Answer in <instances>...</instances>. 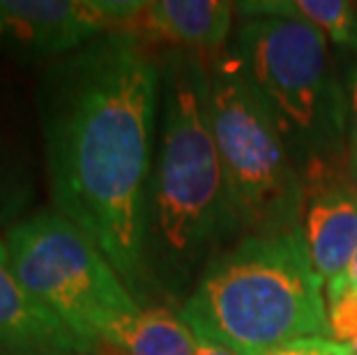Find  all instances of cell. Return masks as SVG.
Here are the masks:
<instances>
[{
	"label": "cell",
	"mask_w": 357,
	"mask_h": 355,
	"mask_svg": "<svg viewBox=\"0 0 357 355\" xmlns=\"http://www.w3.org/2000/svg\"><path fill=\"white\" fill-rule=\"evenodd\" d=\"M5 245L24 289L86 342L109 344L139 314V300L100 247L58 210L24 217Z\"/></svg>",
	"instance_id": "cell-6"
},
{
	"label": "cell",
	"mask_w": 357,
	"mask_h": 355,
	"mask_svg": "<svg viewBox=\"0 0 357 355\" xmlns=\"http://www.w3.org/2000/svg\"><path fill=\"white\" fill-rule=\"evenodd\" d=\"M136 0H0V56L51 63L139 17Z\"/></svg>",
	"instance_id": "cell-7"
},
{
	"label": "cell",
	"mask_w": 357,
	"mask_h": 355,
	"mask_svg": "<svg viewBox=\"0 0 357 355\" xmlns=\"http://www.w3.org/2000/svg\"><path fill=\"white\" fill-rule=\"evenodd\" d=\"M0 355H51V353H44L40 349H35V346L21 344L17 339L0 332Z\"/></svg>",
	"instance_id": "cell-17"
},
{
	"label": "cell",
	"mask_w": 357,
	"mask_h": 355,
	"mask_svg": "<svg viewBox=\"0 0 357 355\" xmlns=\"http://www.w3.org/2000/svg\"><path fill=\"white\" fill-rule=\"evenodd\" d=\"M265 355H357L355 346L341 344L332 337H305L268 351Z\"/></svg>",
	"instance_id": "cell-16"
},
{
	"label": "cell",
	"mask_w": 357,
	"mask_h": 355,
	"mask_svg": "<svg viewBox=\"0 0 357 355\" xmlns=\"http://www.w3.org/2000/svg\"><path fill=\"white\" fill-rule=\"evenodd\" d=\"M330 337L341 344H351L357 351V286L341 275L325 284Z\"/></svg>",
	"instance_id": "cell-14"
},
{
	"label": "cell",
	"mask_w": 357,
	"mask_h": 355,
	"mask_svg": "<svg viewBox=\"0 0 357 355\" xmlns=\"http://www.w3.org/2000/svg\"><path fill=\"white\" fill-rule=\"evenodd\" d=\"M210 127L242 238L300 229L302 178L231 47L210 56Z\"/></svg>",
	"instance_id": "cell-5"
},
{
	"label": "cell",
	"mask_w": 357,
	"mask_h": 355,
	"mask_svg": "<svg viewBox=\"0 0 357 355\" xmlns=\"http://www.w3.org/2000/svg\"><path fill=\"white\" fill-rule=\"evenodd\" d=\"M196 337H199V335H196ZM194 355H240V353L229 349V346L215 342V339L199 337V344H196V353Z\"/></svg>",
	"instance_id": "cell-18"
},
{
	"label": "cell",
	"mask_w": 357,
	"mask_h": 355,
	"mask_svg": "<svg viewBox=\"0 0 357 355\" xmlns=\"http://www.w3.org/2000/svg\"><path fill=\"white\" fill-rule=\"evenodd\" d=\"M240 19L305 21L328 35L337 56H357V3L348 0H249L235 3Z\"/></svg>",
	"instance_id": "cell-11"
},
{
	"label": "cell",
	"mask_w": 357,
	"mask_h": 355,
	"mask_svg": "<svg viewBox=\"0 0 357 355\" xmlns=\"http://www.w3.org/2000/svg\"><path fill=\"white\" fill-rule=\"evenodd\" d=\"M0 332L51 355H100V346L79 337L24 289L3 240H0Z\"/></svg>",
	"instance_id": "cell-10"
},
{
	"label": "cell",
	"mask_w": 357,
	"mask_h": 355,
	"mask_svg": "<svg viewBox=\"0 0 357 355\" xmlns=\"http://www.w3.org/2000/svg\"><path fill=\"white\" fill-rule=\"evenodd\" d=\"M33 199L35 185L26 157L0 125V231L19 224Z\"/></svg>",
	"instance_id": "cell-13"
},
{
	"label": "cell",
	"mask_w": 357,
	"mask_h": 355,
	"mask_svg": "<svg viewBox=\"0 0 357 355\" xmlns=\"http://www.w3.org/2000/svg\"><path fill=\"white\" fill-rule=\"evenodd\" d=\"M210 56L166 49L148 190V296L185 302L203 270L242 238L210 127Z\"/></svg>",
	"instance_id": "cell-2"
},
{
	"label": "cell",
	"mask_w": 357,
	"mask_h": 355,
	"mask_svg": "<svg viewBox=\"0 0 357 355\" xmlns=\"http://www.w3.org/2000/svg\"><path fill=\"white\" fill-rule=\"evenodd\" d=\"M159 95V58L132 28L51 60L37 88L53 210L100 247L141 307Z\"/></svg>",
	"instance_id": "cell-1"
},
{
	"label": "cell",
	"mask_w": 357,
	"mask_h": 355,
	"mask_svg": "<svg viewBox=\"0 0 357 355\" xmlns=\"http://www.w3.org/2000/svg\"><path fill=\"white\" fill-rule=\"evenodd\" d=\"M302 178L300 233L325 284L348 270L357 249V185L346 162L314 166Z\"/></svg>",
	"instance_id": "cell-8"
},
{
	"label": "cell",
	"mask_w": 357,
	"mask_h": 355,
	"mask_svg": "<svg viewBox=\"0 0 357 355\" xmlns=\"http://www.w3.org/2000/svg\"><path fill=\"white\" fill-rule=\"evenodd\" d=\"M346 88V155L357 185V56H339Z\"/></svg>",
	"instance_id": "cell-15"
},
{
	"label": "cell",
	"mask_w": 357,
	"mask_h": 355,
	"mask_svg": "<svg viewBox=\"0 0 357 355\" xmlns=\"http://www.w3.org/2000/svg\"><path fill=\"white\" fill-rule=\"evenodd\" d=\"M325 282L302 233L245 236L203 270L180 312L199 337L240 355L305 337H330Z\"/></svg>",
	"instance_id": "cell-3"
},
{
	"label": "cell",
	"mask_w": 357,
	"mask_h": 355,
	"mask_svg": "<svg viewBox=\"0 0 357 355\" xmlns=\"http://www.w3.org/2000/svg\"><path fill=\"white\" fill-rule=\"evenodd\" d=\"M346 279L351 284H355L357 286V249H355V254H353V259H351V263H348V270H346Z\"/></svg>",
	"instance_id": "cell-19"
},
{
	"label": "cell",
	"mask_w": 357,
	"mask_h": 355,
	"mask_svg": "<svg viewBox=\"0 0 357 355\" xmlns=\"http://www.w3.org/2000/svg\"><path fill=\"white\" fill-rule=\"evenodd\" d=\"M229 47L300 173L348 160L344 74L328 35L305 21L240 19Z\"/></svg>",
	"instance_id": "cell-4"
},
{
	"label": "cell",
	"mask_w": 357,
	"mask_h": 355,
	"mask_svg": "<svg viewBox=\"0 0 357 355\" xmlns=\"http://www.w3.org/2000/svg\"><path fill=\"white\" fill-rule=\"evenodd\" d=\"M199 337L182 316L169 305H146L125 321L109 339L125 355H194Z\"/></svg>",
	"instance_id": "cell-12"
},
{
	"label": "cell",
	"mask_w": 357,
	"mask_h": 355,
	"mask_svg": "<svg viewBox=\"0 0 357 355\" xmlns=\"http://www.w3.org/2000/svg\"><path fill=\"white\" fill-rule=\"evenodd\" d=\"M238 7L226 0H155L143 3L132 24L136 33H148L171 49H187L203 56H217L235 33Z\"/></svg>",
	"instance_id": "cell-9"
}]
</instances>
